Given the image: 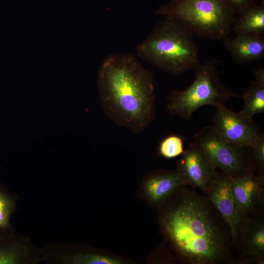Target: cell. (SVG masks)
Returning a JSON list of instances; mask_svg holds the SVG:
<instances>
[{"label": "cell", "mask_w": 264, "mask_h": 264, "mask_svg": "<svg viewBox=\"0 0 264 264\" xmlns=\"http://www.w3.org/2000/svg\"><path fill=\"white\" fill-rule=\"evenodd\" d=\"M163 235L184 264H235L229 225L205 196L182 187L159 207Z\"/></svg>", "instance_id": "cell-1"}, {"label": "cell", "mask_w": 264, "mask_h": 264, "mask_svg": "<svg viewBox=\"0 0 264 264\" xmlns=\"http://www.w3.org/2000/svg\"><path fill=\"white\" fill-rule=\"evenodd\" d=\"M97 85L109 118L137 133L154 118L156 81L153 73L130 54H113L101 65Z\"/></svg>", "instance_id": "cell-2"}, {"label": "cell", "mask_w": 264, "mask_h": 264, "mask_svg": "<svg viewBox=\"0 0 264 264\" xmlns=\"http://www.w3.org/2000/svg\"><path fill=\"white\" fill-rule=\"evenodd\" d=\"M193 33L169 17L159 22L136 47L137 55L170 73L178 75L198 66L199 50Z\"/></svg>", "instance_id": "cell-3"}, {"label": "cell", "mask_w": 264, "mask_h": 264, "mask_svg": "<svg viewBox=\"0 0 264 264\" xmlns=\"http://www.w3.org/2000/svg\"><path fill=\"white\" fill-rule=\"evenodd\" d=\"M156 14L176 20L193 34L223 41L228 37L237 12L226 0H172Z\"/></svg>", "instance_id": "cell-4"}, {"label": "cell", "mask_w": 264, "mask_h": 264, "mask_svg": "<svg viewBox=\"0 0 264 264\" xmlns=\"http://www.w3.org/2000/svg\"><path fill=\"white\" fill-rule=\"evenodd\" d=\"M217 60L213 59L199 64L194 70L195 79L182 90L174 91L167 99L169 112L182 119H190L200 108L224 105L229 99L238 95L221 83L217 70Z\"/></svg>", "instance_id": "cell-5"}, {"label": "cell", "mask_w": 264, "mask_h": 264, "mask_svg": "<svg viewBox=\"0 0 264 264\" xmlns=\"http://www.w3.org/2000/svg\"><path fill=\"white\" fill-rule=\"evenodd\" d=\"M194 142L202 151L214 168L231 178L256 171L251 148L239 146L220 136L212 126H206L194 135Z\"/></svg>", "instance_id": "cell-6"}, {"label": "cell", "mask_w": 264, "mask_h": 264, "mask_svg": "<svg viewBox=\"0 0 264 264\" xmlns=\"http://www.w3.org/2000/svg\"><path fill=\"white\" fill-rule=\"evenodd\" d=\"M216 109L212 126L226 141L240 147L252 148L263 134L253 119L229 110L224 105Z\"/></svg>", "instance_id": "cell-7"}, {"label": "cell", "mask_w": 264, "mask_h": 264, "mask_svg": "<svg viewBox=\"0 0 264 264\" xmlns=\"http://www.w3.org/2000/svg\"><path fill=\"white\" fill-rule=\"evenodd\" d=\"M205 195L213 203L229 225L234 250L244 218L240 214L234 196L231 178L217 171Z\"/></svg>", "instance_id": "cell-8"}, {"label": "cell", "mask_w": 264, "mask_h": 264, "mask_svg": "<svg viewBox=\"0 0 264 264\" xmlns=\"http://www.w3.org/2000/svg\"><path fill=\"white\" fill-rule=\"evenodd\" d=\"M234 250L235 264H264V211L244 218Z\"/></svg>", "instance_id": "cell-9"}, {"label": "cell", "mask_w": 264, "mask_h": 264, "mask_svg": "<svg viewBox=\"0 0 264 264\" xmlns=\"http://www.w3.org/2000/svg\"><path fill=\"white\" fill-rule=\"evenodd\" d=\"M180 155L176 170L184 178L186 185L198 188L206 194L215 177L216 169L194 142L191 143Z\"/></svg>", "instance_id": "cell-10"}, {"label": "cell", "mask_w": 264, "mask_h": 264, "mask_svg": "<svg viewBox=\"0 0 264 264\" xmlns=\"http://www.w3.org/2000/svg\"><path fill=\"white\" fill-rule=\"evenodd\" d=\"M239 211L245 218L264 211V174L254 173L231 178Z\"/></svg>", "instance_id": "cell-11"}, {"label": "cell", "mask_w": 264, "mask_h": 264, "mask_svg": "<svg viewBox=\"0 0 264 264\" xmlns=\"http://www.w3.org/2000/svg\"><path fill=\"white\" fill-rule=\"evenodd\" d=\"M186 185L182 176L176 170H163L147 177L144 193L148 201L159 207L180 188Z\"/></svg>", "instance_id": "cell-12"}, {"label": "cell", "mask_w": 264, "mask_h": 264, "mask_svg": "<svg viewBox=\"0 0 264 264\" xmlns=\"http://www.w3.org/2000/svg\"><path fill=\"white\" fill-rule=\"evenodd\" d=\"M223 41L224 48L238 63H248L264 57V35H236Z\"/></svg>", "instance_id": "cell-13"}, {"label": "cell", "mask_w": 264, "mask_h": 264, "mask_svg": "<svg viewBox=\"0 0 264 264\" xmlns=\"http://www.w3.org/2000/svg\"><path fill=\"white\" fill-rule=\"evenodd\" d=\"M12 232H0V264L33 262L30 258L35 251L33 246L25 238L16 237Z\"/></svg>", "instance_id": "cell-14"}, {"label": "cell", "mask_w": 264, "mask_h": 264, "mask_svg": "<svg viewBox=\"0 0 264 264\" xmlns=\"http://www.w3.org/2000/svg\"><path fill=\"white\" fill-rule=\"evenodd\" d=\"M232 29L236 35H264V0L239 11L233 20Z\"/></svg>", "instance_id": "cell-15"}, {"label": "cell", "mask_w": 264, "mask_h": 264, "mask_svg": "<svg viewBox=\"0 0 264 264\" xmlns=\"http://www.w3.org/2000/svg\"><path fill=\"white\" fill-rule=\"evenodd\" d=\"M242 98L244 104L240 112L250 119L264 112V82L255 80L244 91Z\"/></svg>", "instance_id": "cell-16"}, {"label": "cell", "mask_w": 264, "mask_h": 264, "mask_svg": "<svg viewBox=\"0 0 264 264\" xmlns=\"http://www.w3.org/2000/svg\"><path fill=\"white\" fill-rule=\"evenodd\" d=\"M17 197L10 195L0 187V232H12V215L16 208Z\"/></svg>", "instance_id": "cell-17"}, {"label": "cell", "mask_w": 264, "mask_h": 264, "mask_svg": "<svg viewBox=\"0 0 264 264\" xmlns=\"http://www.w3.org/2000/svg\"><path fill=\"white\" fill-rule=\"evenodd\" d=\"M61 262L72 264H123L125 263L114 258L95 253L77 252L63 257Z\"/></svg>", "instance_id": "cell-18"}, {"label": "cell", "mask_w": 264, "mask_h": 264, "mask_svg": "<svg viewBox=\"0 0 264 264\" xmlns=\"http://www.w3.org/2000/svg\"><path fill=\"white\" fill-rule=\"evenodd\" d=\"M158 151L159 155L165 158L176 157L184 152L183 139L176 134L168 135L160 141Z\"/></svg>", "instance_id": "cell-19"}, {"label": "cell", "mask_w": 264, "mask_h": 264, "mask_svg": "<svg viewBox=\"0 0 264 264\" xmlns=\"http://www.w3.org/2000/svg\"><path fill=\"white\" fill-rule=\"evenodd\" d=\"M251 148L253 163L259 175L264 174V135L257 140Z\"/></svg>", "instance_id": "cell-20"}, {"label": "cell", "mask_w": 264, "mask_h": 264, "mask_svg": "<svg viewBox=\"0 0 264 264\" xmlns=\"http://www.w3.org/2000/svg\"><path fill=\"white\" fill-rule=\"evenodd\" d=\"M257 0H226L237 13L242 8L257 2Z\"/></svg>", "instance_id": "cell-21"}]
</instances>
